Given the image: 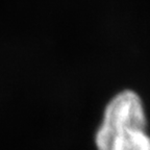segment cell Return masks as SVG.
I'll list each match as a JSON object with an SVG mask.
<instances>
[{
	"label": "cell",
	"mask_w": 150,
	"mask_h": 150,
	"mask_svg": "<svg viewBox=\"0 0 150 150\" xmlns=\"http://www.w3.org/2000/svg\"><path fill=\"white\" fill-rule=\"evenodd\" d=\"M95 141L98 150H150L147 116L136 92L124 90L112 97Z\"/></svg>",
	"instance_id": "obj_1"
}]
</instances>
